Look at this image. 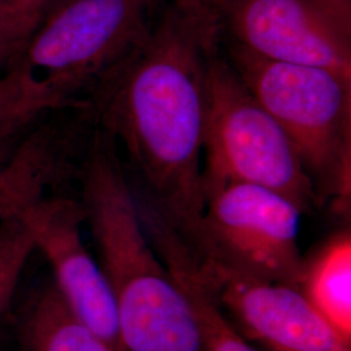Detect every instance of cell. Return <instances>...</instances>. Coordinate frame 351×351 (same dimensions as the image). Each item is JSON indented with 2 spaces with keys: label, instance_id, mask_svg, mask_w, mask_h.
<instances>
[{
  "label": "cell",
  "instance_id": "cell-1",
  "mask_svg": "<svg viewBox=\"0 0 351 351\" xmlns=\"http://www.w3.org/2000/svg\"><path fill=\"white\" fill-rule=\"evenodd\" d=\"M220 45L216 13L171 4L143 46L94 94L88 110L125 151L133 188L190 242L204 210L208 68Z\"/></svg>",
  "mask_w": 351,
  "mask_h": 351
},
{
  "label": "cell",
  "instance_id": "cell-3",
  "mask_svg": "<svg viewBox=\"0 0 351 351\" xmlns=\"http://www.w3.org/2000/svg\"><path fill=\"white\" fill-rule=\"evenodd\" d=\"M159 0H60L0 80L7 136L43 117L88 111L94 94L143 46Z\"/></svg>",
  "mask_w": 351,
  "mask_h": 351
},
{
  "label": "cell",
  "instance_id": "cell-4",
  "mask_svg": "<svg viewBox=\"0 0 351 351\" xmlns=\"http://www.w3.org/2000/svg\"><path fill=\"white\" fill-rule=\"evenodd\" d=\"M226 60L284 129L319 203L349 202L351 77L326 68L265 60L228 43Z\"/></svg>",
  "mask_w": 351,
  "mask_h": 351
},
{
  "label": "cell",
  "instance_id": "cell-2",
  "mask_svg": "<svg viewBox=\"0 0 351 351\" xmlns=\"http://www.w3.org/2000/svg\"><path fill=\"white\" fill-rule=\"evenodd\" d=\"M75 178L81 206L112 293L125 351H204L195 317L139 217L112 137L94 124Z\"/></svg>",
  "mask_w": 351,
  "mask_h": 351
},
{
  "label": "cell",
  "instance_id": "cell-15",
  "mask_svg": "<svg viewBox=\"0 0 351 351\" xmlns=\"http://www.w3.org/2000/svg\"><path fill=\"white\" fill-rule=\"evenodd\" d=\"M51 0H0V13L34 32L50 10Z\"/></svg>",
  "mask_w": 351,
  "mask_h": 351
},
{
  "label": "cell",
  "instance_id": "cell-21",
  "mask_svg": "<svg viewBox=\"0 0 351 351\" xmlns=\"http://www.w3.org/2000/svg\"><path fill=\"white\" fill-rule=\"evenodd\" d=\"M59 1H60V0H59Z\"/></svg>",
  "mask_w": 351,
  "mask_h": 351
},
{
  "label": "cell",
  "instance_id": "cell-13",
  "mask_svg": "<svg viewBox=\"0 0 351 351\" xmlns=\"http://www.w3.org/2000/svg\"><path fill=\"white\" fill-rule=\"evenodd\" d=\"M300 290L345 339L351 341V236L337 233L304 262Z\"/></svg>",
  "mask_w": 351,
  "mask_h": 351
},
{
  "label": "cell",
  "instance_id": "cell-19",
  "mask_svg": "<svg viewBox=\"0 0 351 351\" xmlns=\"http://www.w3.org/2000/svg\"><path fill=\"white\" fill-rule=\"evenodd\" d=\"M58 1H59V0H51V7H53V5H55ZM47 12H49V11H47Z\"/></svg>",
  "mask_w": 351,
  "mask_h": 351
},
{
  "label": "cell",
  "instance_id": "cell-11",
  "mask_svg": "<svg viewBox=\"0 0 351 351\" xmlns=\"http://www.w3.org/2000/svg\"><path fill=\"white\" fill-rule=\"evenodd\" d=\"M141 221L151 245L186 297L204 351H258L221 310L213 290L202 278L186 239L150 202L138 204Z\"/></svg>",
  "mask_w": 351,
  "mask_h": 351
},
{
  "label": "cell",
  "instance_id": "cell-9",
  "mask_svg": "<svg viewBox=\"0 0 351 351\" xmlns=\"http://www.w3.org/2000/svg\"><path fill=\"white\" fill-rule=\"evenodd\" d=\"M20 219L34 249L50 263L53 284L71 310L103 339L123 349L112 293L101 265L82 241L85 219L80 201L46 195L27 207Z\"/></svg>",
  "mask_w": 351,
  "mask_h": 351
},
{
  "label": "cell",
  "instance_id": "cell-6",
  "mask_svg": "<svg viewBox=\"0 0 351 351\" xmlns=\"http://www.w3.org/2000/svg\"><path fill=\"white\" fill-rule=\"evenodd\" d=\"M301 210L282 195L249 184L204 193L194 241L199 255L242 274L300 289L304 259L298 233Z\"/></svg>",
  "mask_w": 351,
  "mask_h": 351
},
{
  "label": "cell",
  "instance_id": "cell-8",
  "mask_svg": "<svg viewBox=\"0 0 351 351\" xmlns=\"http://www.w3.org/2000/svg\"><path fill=\"white\" fill-rule=\"evenodd\" d=\"M194 255L202 278L243 337L268 351H351L350 339L300 289L242 274L195 250Z\"/></svg>",
  "mask_w": 351,
  "mask_h": 351
},
{
  "label": "cell",
  "instance_id": "cell-16",
  "mask_svg": "<svg viewBox=\"0 0 351 351\" xmlns=\"http://www.w3.org/2000/svg\"><path fill=\"white\" fill-rule=\"evenodd\" d=\"M33 32L0 13V68H7Z\"/></svg>",
  "mask_w": 351,
  "mask_h": 351
},
{
  "label": "cell",
  "instance_id": "cell-18",
  "mask_svg": "<svg viewBox=\"0 0 351 351\" xmlns=\"http://www.w3.org/2000/svg\"><path fill=\"white\" fill-rule=\"evenodd\" d=\"M341 19L351 23V0H324Z\"/></svg>",
  "mask_w": 351,
  "mask_h": 351
},
{
  "label": "cell",
  "instance_id": "cell-10",
  "mask_svg": "<svg viewBox=\"0 0 351 351\" xmlns=\"http://www.w3.org/2000/svg\"><path fill=\"white\" fill-rule=\"evenodd\" d=\"M81 111L75 121H37L5 160H0V226L20 217L47 195L49 189L75 176L90 134L91 119Z\"/></svg>",
  "mask_w": 351,
  "mask_h": 351
},
{
  "label": "cell",
  "instance_id": "cell-12",
  "mask_svg": "<svg viewBox=\"0 0 351 351\" xmlns=\"http://www.w3.org/2000/svg\"><path fill=\"white\" fill-rule=\"evenodd\" d=\"M23 351H125L85 324L55 284L29 302L20 324Z\"/></svg>",
  "mask_w": 351,
  "mask_h": 351
},
{
  "label": "cell",
  "instance_id": "cell-20",
  "mask_svg": "<svg viewBox=\"0 0 351 351\" xmlns=\"http://www.w3.org/2000/svg\"><path fill=\"white\" fill-rule=\"evenodd\" d=\"M3 143H4V141H0V146H3Z\"/></svg>",
  "mask_w": 351,
  "mask_h": 351
},
{
  "label": "cell",
  "instance_id": "cell-7",
  "mask_svg": "<svg viewBox=\"0 0 351 351\" xmlns=\"http://www.w3.org/2000/svg\"><path fill=\"white\" fill-rule=\"evenodd\" d=\"M221 37L265 60L351 77V23L324 0H223Z\"/></svg>",
  "mask_w": 351,
  "mask_h": 351
},
{
  "label": "cell",
  "instance_id": "cell-5",
  "mask_svg": "<svg viewBox=\"0 0 351 351\" xmlns=\"http://www.w3.org/2000/svg\"><path fill=\"white\" fill-rule=\"evenodd\" d=\"M203 193L226 184L268 189L302 213L319 204L314 184L284 129L215 52L208 68Z\"/></svg>",
  "mask_w": 351,
  "mask_h": 351
},
{
  "label": "cell",
  "instance_id": "cell-14",
  "mask_svg": "<svg viewBox=\"0 0 351 351\" xmlns=\"http://www.w3.org/2000/svg\"><path fill=\"white\" fill-rule=\"evenodd\" d=\"M34 242L20 217L0 226V317L12 300Z\"/></svg>",
  "mask_w": 351,
  "mask_h": 351
},
{
  "label": "cell",
  "instance_id": "cell-17",
  "mask_svg": "<svg viewBox=\"0 0 351 351\" xmlns=\"http://www.w3.org/2000/svg\"><path fill=\"white\" fill-rule=\"evenodd\" d=\"M221 1L223 0H173L172 5L184 11L216 13Z\"/></svg>",
  "mask_w": 351,
  "mask_h": 351
}]
</instances>
